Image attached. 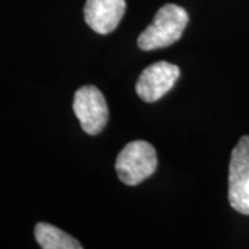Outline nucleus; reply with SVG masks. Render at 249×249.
I'll list each match as a JSON object with an SVG mask.
<instances>
[{
	"mask_svg": "<svg viewBox=\"0 0 249 249\" xmlns=\"http://www.w3.org/2000/svg\"><path fill=\"white\" fill-rule=\"evenodd\" d=\"M124 10V0H88L83 14L86 24L94 32L107 35L119 25Z\"/></svg>",
	"mask_w": 249,
	"mask_h": 249,
	"instance_id": "6",
	"label": "nucleus"
},
{
	"mask_svg": "<svg viewBox=\"0 0 249 249\" xmlns=\"http://www.w3.org/2000/svg\"><path fill=\"white\" fill-rule=\"evenodd\" d=\"M35 238L43 249H82V244L70 234L57 229L49 223H37Z\"/></svg>",
	"mask_w": 249,
	"mask_h": 249,
	"instance_id": "7",
	"label": "nucleus"
},
{
	"mask_svg": "<svg viewBox=\"0 0 249 249\" xmlns=\"http://www.w3.org/2000/svg\"><path fill=\"white\" fill-rule=\"evenodd\" d=\"M73 112L88 134L101 133L108 122V107L104 94L91 85L76 90Z\"/></svg>",
	"mask_w": 249,
	"mask_h": 249,
	"instance_id": "4",
	"label": "nucleus"
},
{
	"mask_svg": "<svg viewBox=\"0 0 249 249\" xmlns=\"http://www.w3.org/2000/svg\"><path fill=\"white\" fill-rule=\"evenodd\" d=\"M158 166L157 151L150 142L137 140L126 144L119 152L115 169L119 180L126 186H137L155 173Z\"/></svg>",
	"mask_w": 249,
	"mask_h": 249,
	"instance_id": "2",
	"label": "nucleus"
},
{
	"mask_svg": "<svg viewBox=\"0 0 249 249\" xmlns=\"http://www.w3.org/2000/svg\"><path fill=\"white\" fill-rule=\"evenodd\" d=\"M187 24L186 10L178 4H165L157 11L151 25L140 34L137 45L145 52L168 47L181 37Z\"/></svg>",
	"mask_w": 249,
	"mask_h": 249,
	"instance_id": "1",
	"label": "nucleus"
},
{
	"mask_svg": "<svg viewBox=\"0 0 249 249\" xmlns=\"http://www.w3.org/2000/svg\"><path fill=\"white\" fill-rule=\"evenodd\" d=\"M229 202L234 211L249 214V136H242L231 152Z\"/></svg>",
	"mask_w": 249,
	"mask_h": 249,
	"instance_id": "3",
	"label": "nucleus"
},
{
	"mask_svg": "<svg viewBox=\"0 0 249 249\" xmlns=\"http://www.w3.org/2000/svg\"><path fill=\"white\" fill-rule=\"evenodd\" d=\"M180 76L178 65L166 61H158L147 67L136 83V91L139 97L154 103L158 101L169 91Z\"/></svg>",
	"mask_w": 249,
	"mask_h": 249,
	"instance_id": "5",
	"label": "nucleus"
}]
</instances>
